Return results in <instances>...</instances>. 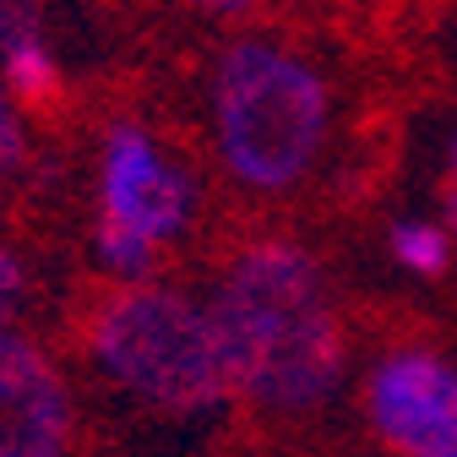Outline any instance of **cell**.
<instances>
[{"mask_svg":"<svg viewBox=\"0 0 457 457\" xmlns=\"http://www.w3.org/2000/svg\"><path fill=\"white\" fill-rule=\"evenodd\" d=\"M228 392L300 414L343 381V327L316 256L295 240H256L235 251L207 300Z\"/></svg>","mask_w":457,"mask_h":457,"instance_id":"6da1fadb","label":"cell"},{"mask_svg":"<svg viewBox=\"0 0 457 457\" xmlns=\"http://www.w3.org/2000/svg\"><path fill=\"white\" fill-rule=\"evenodd\" d=\"M327 82L300 49L240 38L212 71V137L228 175L251 191H289L327 137Z\"/></svg>","mask_w":457,"mask_h":457,"instance_id":"7a4b0ae2","label":"cell"},{"mask_svg":"<svg viewBox=\"0 0 457 457\" xmlns=\"http://www.w3.org/2000/svg\"><path fill=\"white\" fill-rule=\"evenodd\" d=\"M87 349L114 381L147 397L153 409L191 414V409H212L218 397H228L207 300L153 289V283L120 289L93 311Z\"/></svg>","mask_w":457,"mask_h":457,"instance_id":"3957f363","label":"cell"},{"mask_svg":"<svg viewBox=\"0 0 457 457\" xmlns=\"http://www.w3.org/2000/svg\"><path fill=\"white\" fill-rule=\"evenodd\" d=\"M104 218L98 228L131 235L142 245H169L186 235V223L196 212V186L191 175L169 158L137 120H120L104 142Z\"/></svg>","mask_w":457,"mask_h":457,"instance_id":"277c9868","label":"cell"},{"mask_svg":"<svg viewBox=\"0 0 457 457\" xmlns=\"http://www.w3.org/2000/svg\"><path fill=\"white\" fill-rule=\"evenodd\" d=\"M365 409L392 452L457 457V365L425 349H397L376 360L365 381Z\"/></svg>","mask_w":457,"mask_h":457,"instance_id":"5b68a950","label":"cell"},{"mask_svg":"<svg viewBox=\"0 0 457 457\" xmlns=\"http://www.w3.org/2000/svg\"><path fill=\"white\" fill-rule=\"evenodd\" d=\"M71 392L28 337L0 332V457H66Z\"/></svg>","mask_w":457,"mask_h":457,"instance_id":"8992f818","label":"cell"},{"mask_svg":"<svg viewBox=\"0 0 457 457\" xmlns=\"http://www.w3.org/2000/svg\"><path fill=\"white\" fill-rule=\"evenodd\" d=\"M0 66H6V93L22 104H44L61 87L54 54L44 44V22L33 6H0Z\"/></svg>","mask_w":457,"mask_h":457,"instance_id":"52a82bcc","label":"cell"},{"mask_svg":"<svg viewBox=\"0 0 457 457\" xmlns=\"http://www.w3.org/2000/svg\"><path fill=\"white\" fill-rule=\"evenodd\" d=\"M392 256L409 272H441L446 267V235L436 223H397L392 228Z\"/></svg>","mask_w":457,"mask_h":457,"instance_id":"ba28073f","label":"cell"},{"mask_svg":"<svg viewBox=\"0 0 457 457\" xmlns=\"http://www.w3.org/2000/svg\"><path fill=\"white\" fill-rule=\"evenodd\" d=\"M28 153V131H22V114L12 109V98H0V180L12 175Z\"/></svg>","mask_w":457,"mask_h":457,"instance_id":"9c48e42d","label":"cell"},{"mask_svg":"<svg viewBox=\"0 0 457 457\" xmlns=\"http://www.w3.org/2000/svg\"><path fill=\"white\" fill-rule=\"evenodd\" d=\"M22 289H28V278H22V262L0 245V332H6V321H12V311L22 305Z\"/></svg>","mask_w":457,"mask_h":457,"instance_id":"30bf717a","label":"cell"},{"mask_svg":"<svg viewBox=\"0 0 457 457\" xmlns=\"http://www.w3.org/2000/svg\"><path fill=\"white\" fill-rule=\"evenodd\" d=\"M446 218H452V228H457V191H452V202H446Z\"/></svg>","mask_w":457,"mask_h":457,"instance_id":"8fae6325","label":"cell"},{"mask_svg":"<svg viewBox=\"0 0 457 457\" xmlns=\"http://www.w3.org/2000/svg\"><path fill=\"white\" fill-rule=\"evenodd\" d=\"M452 169H457V142H452Z\"/></svg>","mask_w":457,"mask_h":457,"instance_id":"7c38bea8","label":"cell"}]
</instances>
